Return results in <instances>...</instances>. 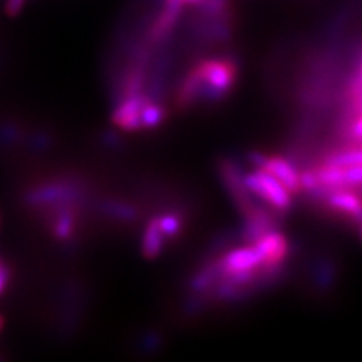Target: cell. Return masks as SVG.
Segmentation results:
<instances>
[{
  "mask_svg": "<svg viewBox=\"0 0 362 362\" xmlns=\"http://www.w3.org/2000/svg\"><path fill=\"white\" fill-rule=\"evenodd\" d=\"M240 65L234 56H211L190 65L175 88L174 106L185 112L214 106L226 100L239 81Z\"/></svg>",
  "mask_w": 362,
  "mask_h": 362,
  "instance_id": "obj_1",
  "label": "cell"
},
{
  "mask_svg": "<svg viewBox=\"0 0 362 362\" xmlns=\"http://www.w3.org/2000/svg\"><path fill=\"white\" fill-rule=\"evenodd\" d=\"M25 5H26V0H6L5 11L9 17H16L21 13Z\"/></svg>",
  "mask_w": 362,
  "mask_h": 362,
  "instance_id": "obj_16",
  "label": "cell"
},
{
  "mask_svg": "<svg viewBox=\"0 0 362 362\" xmlns=\"http://www.w3.org/2000/svg\"><path fill=\"white\" fill-rule=\"evenodd\" d=\"M322 199L326 209L338 218H346L356 225L362 223V195L354 190V187L326 190Z\"/></svg>",
  "mask_w": 362,
  "mask_h": 362,
  "instance_id": "obj_6",
  "label": "cell"
},
{
  "mask_svg": "<svg viewBox=\"0 0 362 362\" xmlns=\"http://www.w3.org/2000/svg\"><path fill=\"white\" fill-rule=\"evenodd\" d=\"M223 275L219 257H210L204 262L187 281L189 293H210L218 286Z\"/></svg>",
  "mask_w": 362,
  "mask_h": 362,
  "instance_id": "obj_10",
  "label": "cell"
},
{
  "mask_svg": "<svg viewBox=\"0 0 362 362\" xmlns=\"http://www.w3.org/2000/svg\"><path fill=\"white\" fill-rule=\"evenodd\" d=\"M350 134L352 138L362 141V113H359V117L352 122V127H350Z\"/></svg>",
  "mask_w": 362,
  "mask_h": 362,
  "instance_id": "obj_17",
  "label": "cell"
},
{
  "mask_svg": "<svg viewBox=\"0 0 362 362\" xmlns=\"http://www.w3.org/2000/svg\"><path fill=\"white\" fill-rule=\"evenodd\" d=\"M254 245L258 247V251L262 252L264 266L267 267L284 266L286 258L290 254V242L287 237L278 230L267 233Z\"/></svg>",
  "mask_w": 362,
  "mask_h": 362,
  "instance_id": "obj_9",
  "label": "cell"
},
{
  "mask_svg": "<svg viewBox=\"0 0 362 362\" xmlns=\"http://www.w3.org/2000/svg\"><path fill=\"white\" fill-rule=\"evenodd\" d=\"M97 209L100 210L101 214H105L106 218L115 219L118 222H134L139 218V210L136 209L134 204L117 199V198H110V199H101L97 204Z\"/></svg>",
  "mask_w": 362,
  "mask_h": 362,
  "instance_id": "obj_12",
  "label": "cell"
},
{
  "mask_svg": "<svg viewBox=\"0 0 362 362\" xmlns=\"http://www.w3.org/2000/svg\"><path fill=\"white\" fill-rule=\"evenodd\" d=\"M223 275L226 274H240V272H251L264 266L263 255L258 251L254 243L246 246H237L226 251L219 257Z\"/></svg>",
  "mask_w": 362,
  "mask_h": 362,
  "instance_id": "obj_8",
  "label": "cell"
},
{
  "mask_svg": "<svg viewBox=\"0 0 362 362\" xmlns=\"http://www.w3.org/2000/svg\"><path fill=\"white\" fill-rule=\"evenodd\" d=\"M11 279H13V270L0 258V296L6 291L8 286L11 284Z\"/></svg>",
  "mask_w": 362,
  "mask_h": 362,
  "instance_id": "obj_15",
  "label": "cell"
},
{
  "mask_svg": "<svg viewBox=\"0 0 362 362\" xmlns=\"http://www.w3.org/2000/svg\"><path fill=\"white\" fill-rule=\"evenodd\" d=\"M218 174L223 187L230 194L234 206L240 211L242 216L246 218L247 214H251L258 206V202L254 199L252 192L246 186L239 163L234 162L233 158H221L218 163Z\"/></svg>",
  "mask_w": 362,
  "mask_h": 362,
  "instance_id": "obj_4",
  "label": "cell"
},
{
  "mask_svg": "<svg viewBox=\"0 0 362 362\" xmlns=\"http://www.w3.org/2000/svg\"><path fill=\"white\" fill-rule=\"evenodd\" d=\"M247 160L252 163L255 169H264V171L278 178L291 192V195H299L302 192L300 174L298 173L296 166L287 160L286 157L266 156L254 151L247 154Z\"/></svg>",
  "mask_w": 362,
  "mask_h": 362,
  "instance_id": "obj_5",
  "label": "cell"
},
{
  "mask_svg": "<svg viewBox=\"0 0 362 362\" xmlns=\"http://www.w3.org/2000/svg\"><path fill=\"white\" fill-rule=\"evenodd\" d=\"M245 181L254 197L262 199L270 209L279 213H287L291 209V192L264 169H254L245 175Z\"/></svg>",
  "mask_w": 362,
  "mask_h": 362,
  "instance_id": "obj_3",
  "label": "cell"
},
{
  "mask_svg": "<svg viewBox=\"0 0 362 362\" xmlns=\"http://www.w3.org/2000/svg\"><path fill=\"white\" fill-rule=\"evenodd\" d=\"M166 245V237L160 230L157 218H151L146 222L142 239H141V252L146 259H156L162 255Z\"/></svg>",
  "mask_w": 362,
  "mask_h": 362,
  "instance_id": "obj_11",
  "label": "cell"
},
{
  "mask_svg": "<svg viewBox=\"0 0 362 362\" xmlns=\"http://www.w3.org/2000/svg\"><path fill=\"white\" fill-rule=\"evenodd\" d=\"M150 94L141 93L119 100L112 112L113 126L122 132H142V112Z\"/></svg>",
  "mask_w": 362,
  "mask_h": 362,
  "instance_id": "obj_7",
  "label": "cell"
},
{
  "mask_svg": "<svg viewBox=\"0 0 362 362\" xmlns=\"http://www.w3.org/2000/svg\"><path fill=\"white\" fill-rule=\"evenodd\" d=\"M88 197L89 190L83 180L62 175L29 187L23 195V202L28 207L38 210L59 206V204H77L83 207Z\"/></svg>",
  "mask_w": 362,
  "mask_h": 362,
  "instance_id": "obj_2",
  "label": "cell"
},
{
  "mask_svg": "<svg viewBox=\"0 0 362 362\" xmlns=\"http://www.w3.org/2000/svg\"><path fill=\"white\" fill-rule=\"evenodd\" d=\"M4 326H5V319H4V315L0 314V332H2V329H4Z\"/></svg>",
  "mask_w": 362,
  "mask_h": 362,
  "instance_id": "obj_18",
  "label": "cell"
},
{
  "mask_svg": "<svg viewBox=\"0 0 362 362\" xmlns=\"http://www.w3.org/2000/svg\"><path fill=\"white\" fill-rule=\"evenodd\" d=\"M359 235H361V240H362V223L359 225Z\"/></svg>",
  "mask_w": 362,
  "mask_h": 362,
  "instance_id": "obj_19",
  "label": "cell"
},
{
  "mask_svg": "<svg viewBox=\"0 0 362 362\" xmlns=\"http://www.w3.org/2000/svg\"><path fill=\"white\" fill-rule=\"evenodd\" d=\"M157 219L166 239H175L185 228V218L177 211H166L157 216Z\"/></svg>",
  "mask_w": 362,
  "mask_h": 362,
  "instance_id": "obj_14",
  "label": "cell"
},
{
  "mask_svg": "<svg viewBox=\"0 0 362 362\" xmlns=\"http://www.w3.org/2000/svg\"><path fill=\"white\" fill-rule=\"evenodd\" d=\"M322 163L339 168L362 165V148H346L341 151H334L323 157Z\"/></svg>",
  "mask_w": 362,
  "mask_h": 362,
  "instance_id": "obj_13",
  "label": "cell"
}]
</instances>
